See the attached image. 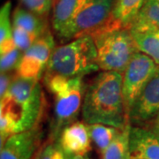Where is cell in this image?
I'll list each match as a JSON object with an SVG mask.
<instances>
[{"instance_id":"5b68a950","label":"cell","mask_w":159,"mask_h":159,"mask_svg":"<svg viewBox=\"0 0 159 159\" xmlns=\"http://www.w3.org/2000/svg\"><path fill=\"white\" fill-rule=\"evenodd\" d=\"M91 36L97 48V65L102 71L123 74L139 51L129 29L120 28L112 21Z\"/></svg>"},{"instance_id":"9a60e30c","label":"cell","mask_w":159,"mask_h":159,"mask_svg":"<svg viewBox=\"0 0 159 159\" xmlns=\"http://www.w3.org/2000/svg\"><path fill=\"white\" fill-rule=\"evenodd\" d=\"M147 0H114L111 21L120 28L129 29Z\"/></svg>"},{"instance_id":"44dd1931","label":"cell","mask_w":159,"mask_h":159,"mask_svg":"<svg viewBox=\"0 0 159 159\" xmlns=\"http://www.w3.org/2000/svg\"><path fill=\"white\" fill-rule=\"evenodd\" d=\"M54 0H20V6L40 17L46 18L53 8Z\"/></svg>"},{"instance_id":"e0dca14e","label":"cell","mask_w":159,"mask_h":159,"mask_svg":"<svg viewBox=\"0 0 159 159\" xmlns=\"http://www.w3.org/2000/svg\"><path fill=\"white\" fill-rule=\"evenodd\" d=\"M11 14V2L8 0L0 9V55L6 54L16 48Z\"/></svg>"},{"instance_id":"83f0119b","label":"cell","mask_w":159,"mask_h":159,"mask_svg":"<svg viewBox=\"0 0 159 159\" xmlns=\"http://www.w3.org/2000/svg\"><path fill=\"white\" fill-rule=\"evenodd\" d=\"M81 159H90V158H89V157L88 156H85V157H82Z\"/></svg>"},{"instance_id":"d6986e66","label":"cell","mask_w":159,"mask_h":159,"mask_svg":"<svg viewBox=\"0 0 159 159\" xmlns=\"http://www.w3.org/2000/svg\"><path fill=\"white\" fill-rule=\"evenodd\" d=\"M131 124L120 129L107 148L99 155V159H129V134Z\"/></svg>"},{"instance_id":"4fadbf2b","label":"cell","mask_w":159,"mask_h":159,"mask_svg":"<svg viewBox=\"0 0 159 159\" xmlns=\"http://www.w3.org/2000/svg\"><path fill=\"white\" fill-rule=\"evenodd\" d=\"M89 0H54L51 25L55 34L61 32L73 20Z\"/></svg>"},{"instance_id":"8fae6325","label":"cell","mask_w":159,"mask_h":159,"mask_svg":"<svg viewBox=\"0 0 159 159\" xmlns=\"http://www.w3.org/2000/svg\"><path fill=\"white\" fill-rule=\"evenodd\" d=\"M66 155L83 157L92 148L88 124L84 121H75L64 128L57 141Z\"/></svg>"},{"instance_id":"7a4b0ae2","label":"cell","mask_w":159,"mask_h":159,"mask_svg":"<svg viewBox=\"0 0 159 159\" xmlns=\"http://www.w3.org/2000/svg\"><path fill=\"white\" fill-rule=\"evenodd\" d=\"M45 99L39 79L17 76L5 97L0 99V111L14 120L18 134L39 125L44 112Z\"/></svg>"},{"instance_id":"603a6c76","label":"cell","mask_w":159,"mask_h":159,"mask_svg":"<svg viewBox=\"0 0 159 159\" xmlns=\"http://www.w3.org/2000/svg\"><path fill=\"white\" fill-rule=\"evenodd\" d=\"M13 39L16 47L24 52L33 44V43L37 39V37H35L34 35L23 29L13 27Z\"/></svg>"},{"instance_id":"7402d4cb","label":"cell","mask_w":159,"mask_h":159,"mask_svg":"<svg viewBox=\"0 0 159 159\" xmlns=\"http://www.w3.org/2000/svg\"><path fill=\"white\" fill-rule=\"evenodd\" d=\"M23 51L17 47L8 53L1 55L0 57V70L1 73H12L16 71L19 63L22 57Z\"/></svg>"},{"instance_id":"ba28073f","label":"cell","mask_w":159,"mask_h":159,"mask_svg":"<svg viewBox=\"0 0 159 159\" xmlns=\"http://www.w3.org/2000/svg\"><path fill=\"white\" fill-rule=\"evenodd\" d=\"M55 48L54 36L49 29L23 52L15 74L22 78L40 80Z\"/></svg>"},{"instance_id":"52a82bcc","label":"cell","mask_w":159,"mask_h":159,"mask_svg":"<svg viewBox=\"0 0 159 159\" xmlns=\"http://www.w3.org/2000/svg\"><path fill=\"white\" fill-rule=\"evenodd\" d=\"M157 67L158 66L152 58L141 51H137L123 72L122 93L127 116L134 102Z\"/></svg>"},{"instance_id":"2e32d148","label":"cell","mask_w":159,"mask_h":159,"mask_svg":"<svg viewBox=\"0 0 159 159\" xmlns=\"http://www.w3.org/2000/svg\"><path fill=\"white\" fill-rule=\"evenodd\" d=\"M129 29L159 30V0H147Z\"/></svg>"},{"instance_id":"6da1fadb","label":"cell","mask_w":159,"mask_h":159,"mask_svg":"<svg viewBox=\"0 0 159 159\" xmlns=\"http://www.w3.org/2000/svg\"><path fill=\"white\" fill-rule=\"evenodd\" d=\"M86 124H103L122 129L129 124L122 93V74L102 71L86 85L81 106Z\"/></svg>"},{"instance_id":"f1b7e54d","label":"cell","mask_w":159,"mask_h":159,"mask_svg":"<svg viewBox=\"0 0 159 159\" xmlns=\"http://www.w3.org/2000/svg\"><path fill=\"white\" fill-rule=\"evenodd\" d=\"M33 159H39V155L37 154V155H36V157H34Z\"/></svg>"},{"instance_id":"4316f807","label":"cell","mask_w":159,"mask_h":159,"mask_svg":"<svg viewBox=\"0 0 159 159\" xmlns=\"http://www.w3.org/2000/svg\"><path fill=\"white\" fill-rule=\"evenodd\" d=\"M82 157H76V156H71V155H66V159H81Z\"/></svg>"},{"instance_id":"7c38bea8","label":"cell","mask_w":159,"mask_h":159,"mask_svg":"<svg viewBox=\"0 0 159 159\" xmlns=\"http://www.w3.org/2000/svg\"><path fill=\"white\" fill-rule=\"evenodd\" d=\"M129 159H159V135L146 126L131 125Z\"/></svg>"},{"instance_id":"484cf974","label":"cell","mask_w":159,"mask_h":159,"mask_svg":"<svg viewBox=\"0 0 159 159\" xmlns=\"http://www.w3.org/2000/svg\"><path fill=\"white\" fill-rule=\"evenodd\" d=\"M145 126L149 128L151 131H153L154 133H156L157 135H159V113Z\"/></svg>"},{"instance_id":"cb8c5ba5","label":"cell","mask_w":159,"mask_h":159,"mask_svg":"<svg viewBox=\"0 0 159 159\" xmlns=\"http://www.w3.org/2000/svg\"><path fill=\"white\" fill-rule=\"evenodd\" d=\"M39 159H66V154L57 142H51L39 153Z\"/></svg>"},{"instance_id":"d4e9b609","label":"cell","mask_w":159,"mask_h":159,"mask_svg":"<svg viewBox=\"0 0 159 159\" xmlns=\"http://www.w3.org/2000/svg\"><path fill=\"white\" fill-rule=\"evenodd\" d=\"M15 77L12 73H1L0 75V99L6 96Z\"/></svg>"},{"instance_id":"277c9868","label":"cell","mask_w":159,"mask_h":159,"mask_svg":"<svg viewBox=\"0 0 159 159\" xmlns=\"http://www.w3.org/2000/svg\"><path fill=\"white\" fill-rule=\"evenodd\" d=\"M43 82L54 99L51 138L56 142L63 129L77 121L81 113L86 84L83 78L68 79L57 75H43Z\"/></svg>"},{"instance_id":"ffe728a7","label":"cell","mask_w":159,"mask_h":159,"mask_svg":"<svg viewBox=\"0 0 159 159\" xmlns=\"http://www.w3.org/2000/svg\"><path fill=\"white\" fill-rule=\"evenodd\" d=\"M88 127L92 143H94L98 155H101L107 148L120 130L103 124H88Z\"/></svg>"},{"instance_id":"8992f818","label":"cell","mask_w":159,"mask_h":159,"mask_svg":"<svg viewBox=\"0 0 159 159\" xmlns=\"http://www.w3.org/2000/svg\"><path fill=\"white\" fill-rule=\"evenodd\" d=\"M114 0H89L73 20L56 34L63 43L86 35H93L111 21Z\"/></svg>"},{"instance_id":"9c48e42d","label":"cell","mask_w":159,"mask_h":159,"mask_svg":"<svg viewBox=\"0 0 159 159\" xmlns=\"http://www.w3.org/2000/svg\"><path fill=\"white\" fill-rule=\"evenodd\" d=\"M159 113V66L142 89L128 115L132 125L145 126Z\"/></svg>"},{"instance_id":"5bb4252c","label":"cell","mask_w":159,"mask_h":159,"mask_svg":"<svg viewBox=\"0 0 159 159\" xmlns=\"http://www.w3.org/2000/svg\"><path fill=\"white\" fill-rule=\"evenodd\" d=\"M12 26L23 29L39 38L49 30L46 18L40 17L22 6H17L11 14Z\"/></svg>"},{"instance_id":"30bf717a","label":"cell","mask_w":159,"mask_h":159,"mask_svg":"<svg viewBox=\"0 0 159 159\" xmlns=\"http://www.w3.org/2000/svg\"><path fill=\"white\" fill-rule=\"evenodd\" d=\"M42 137L40 125L11 135L0 149V159H33Z\"/></svg>"},{"instance_id":"3957f363","label":"cell","mask_w":159,"mask_h":159,"mask_svg":"<svg viewBox=\"0 0 159 159\" xmlns=\"http://www.w3.org/2000/svg\"><path fill=\"white\" fill-rule=\"evenodd\" d=\"M99 70L94 39L86 35L56 46L43 75L84 78Z\"/></svg>"},{"instance_id":"ac0fdd59","label":"cell","mask_w":159,"mask_h":159,"mask_svg":"<svg viewBox=\"0 0 159 159\" xmlns=\"http://www.w3.org/2000/svg\"><path fill=\"white\" fill-rule=\"evenodd\" d=\"M130 32L139 51L152 58L159 66V30H130Z\"/></svg>"}]
</instances>
